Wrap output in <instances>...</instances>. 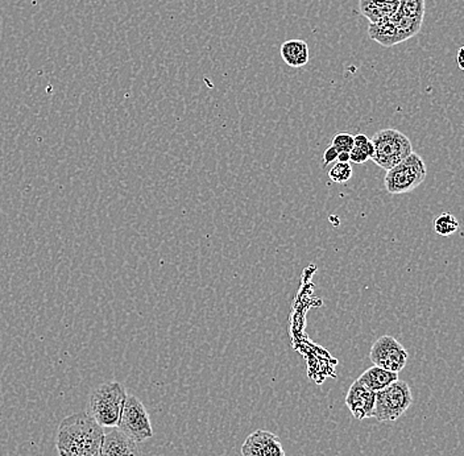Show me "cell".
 I'll use <instances>...</instances> for the list:
<instances>
[{
    "instance_id": "obj_1",
    "label": "cell",
    "mask_w": 464,
    "mask_h": 456,
    "mask_svg": "<svg viewBox=\"0 0 464 456\" xmlns=\"http://www.w3.org/2000/svg\"><path fill=\"white\" fill-rule=\"evenodd\" d=\"M104 432L85 412L63 418L57 429L58 456H101Z\"/></svg>"
},
{
    "instance_id": "obj_2",
    "label": "cell",
    "mask_w": 464,
    "mask_h": 456,
    "mask_svg": "<svg viewBox=\"0 0 464 456\" xmlns=\"http://www.w3.org/2000/svg\"><path fill=\"white\" fill-rule=\"evenodd\" d=\"M126 399V386L118 382L103 383L90 394L87 413L92 415L102 428H118Z\"/></svg>"
},
{
    "instance_id": "obj_3",
    "label": "cell",
    "mask_w": 464,
    "mask_h": 456,
    "mask_svg": "<svg viewBox=\"0 0 464 456\" xmlns=\"http://www.w3.org/2000/svg\"><path fill=\"white\" fill-rule=\"evenodd\" d=\"M371 141L375 147V153L371 160L387 171L413 153V147L408 136L397 130L379 131Z\"/></svg>"
},
{
    "instance_id": "obj_4",
    "label": "cell",
    "mask_w": 464,
    "mask_h": 456,
    "mask_svg": "<svg viewBox=\"0 0 464 456\" xmlns=\"http://www.w3.org/2000/svg\"><path fill=\"white\" fill-rule=\"evenodd\" d=\"M428 176V167L419 153H411L400 164L387 171L385 189L392 196L409 193L419 188Z\"/></svg>"
},
{
    "instance_id": "obj_5",
    "label": "cell",
    "mask_w": 464,
    "mask_h": 456,
    "mask_svg": "<svg viewBox=\"0 0 464 456\" xmlns=\"http://www.w3.org/2000/svg\"><path fill=\"white\" fill-rule=\"evenodd\" d=\"M413 394L411 386L401 380L392 383L390 386L376 392L375 411L373 418L379 422H393L411 408Z\"/></svg>"
},
{
    "instance_id": "obj_6",
    "label": "cell",
    "mask_w": 464,
    "mask_h": 456,
    "mask_svg": "<svg viewBox=\"0 0 464 456\" xmlns=\"http://www.w3.org/2000/svg\"><path fill=\"white\" fill-rule=\"evenodd\" d=\"M118 429L136 443L145 442L153 437L150 414H148L144 403L138 397L127 394Z\"/></svg>"
},
{
    "instance_id": "obj_7",
    "label": "cell",
    "mask_w": 464,
    "mask_h": 456,
    "mask_svg": "<svg viewBox=\"0 0 464 456\" xmlns=\"http://www.w3.org/2000/svg\"><path fill=\"white\" fill-rule=\"evenodd\" d=\"M371 362L377 367L400 374L408 363L409 354L396 338L382 335L372 344L370 353Z\"/></svg>"
},
{
    "instance_id": "obj_8",
    "label": "cell",
    "mask_w": 464,
    "mask_h": 456,
    "mask_svg": "<svg viewBox=\"0 0 464 456\" xmlns=\"http://www.w3.org/2000/svg\"><path fill=\"white\" fill-rule=\"evenodd\" d=\"M243 456H285L280 438L266 430H256L248 435L242 446Z\"/></svg>"
},
{
    "instance_id": "obj_9",
    "label": "cell",
    "mask_w": 464,
    "mask_h": 456,
    "mask_svg": "<svg viewBox=\"0 0 464 456\" xmlns=\"http://www.w3.org/2000/svg\"><path fill=\"white\" fill-rule=\"evenodd\" d=\"M376 393L368 389L367 386L359 383L358 380L353 383L348 389L346 405L351 414L356 420L362 421L371 418L375 411Z\"/></svg>"
},
{
    "instance_id": "obj_10",
    "label": "cell",
    "mask_w": 464,
    "mask_h": 456,
    "mask_svg": "<svg viewBox=\"0 0 464 456\" xmlns=\"http://www.w3.org/2000/svg\"><path fill=\"white\" fill-rule=\"evenodd\" d=\"M101 456H140L138 446L133 440L127 437L121 430H111L104 434Z\"/></svg>"
},
{
    "instance_id": "obj_11",
    "label": "cell",
    "mask_w": 464,
    "mask_h": 456,
    "mask_svg": "<svg viewBox=\"0 0 464 456\" xmlns=\"http://www.w3.org/2000/svg\"><path fill=\"white\" fill-rule=\"evenodd\" d=\"M281 57L290 68H303L309 63V45L300 39L288 40L281 45Z\"/></svg>"
},
{
    "instance_id": "obj_12",
    "label": "cell",
    "mask_w": 464,
    "mask_h": 456,
    "mask_svg": "<svg viewBox=\"0 0 464 456\" xmlns=\"http://www.w3.org/2000/svg\"><path fill=\"white\" fill-rule=\"evenodd\" d=\"M397 380H399V374L372 365L367 371L362 372L358 382L376 393V392L382 391V389L387 388V386H390L392 383L397 382Z\"/></svg>"
},
{
    "instance_id": "obj_13",
    "label": "cell",
    "mask_w": 464,
    "mask_h": 456,
    "mask_svg": "<svg viewBox=\"0 0 464 456\" xmlns=\"http://www.w3.org/2000/svg\"><path fill=\"white\" fill-rule=\"evenodd\" d=\"M359 7L362 16L370 23H379L390 19L399 11V3H384L380 0H359Z\"/></svg>"
},
{
    "instance_id": "obj_14",
    "label": "cell",
    "mask_w": 464,
    "mask_h": 456,
    "mask_svg": "<svg viewBox=\"0 0 464 456\" xmlns=\"http://www.w3.org/2000/svg\"><path fill=\"white\" fill-rule=\"evenodd\" d=\"M368 36H370L371 40H373V42L384 46V48H392V46L399 44L397 28L392 17H390V19L382 20V22L379 23H370Z\"/></svg>"
},
{
    "instance_id": "obj_15",
    "label": "cell",
    "mask_w": 464,
    "mask_h": 456,
    "mask_svg": "<svg viewBox=\"0 0 464 456\" xmlns=\"http://www.w3.org/2000/svg\"><path fill=\"white\" fill-rule=\"evenodd\" d=\"M394 25L397 28V37H399V44L406 42L420 34V27H422V17L406 16V15L397 11L392 16Z\"/></svg>"
},
{
    "instance_id": "obj_16",
    "label": "cell",
    "mask_w": 464,
    "mask_h": 456,
    "mask_svg": "<svg viewBox=\"0 0 464 456\" xmlns=\"http://www.w3.org/2000/svg\"><path fill=\"white\" fill-rule=\"evenodd\" d=\"M375 153V147H373L371 139H368L364 133H358L353 136V148L350 152V161L353 164H364L368 160L372 159Z\"/></svg>"
},
{
    "instance_id": "obj_17",
    "label": "cell",
    "mask_w": 464,
    "mask_h": 456,
    "mask_svg": "<svg viewBox=\"0 0 464 456\" xmlns=\"http://www.w3.org/2000/svg\"><path fill=\"white\" fill-rule=\"evenodd\" d=\"M460 228L459 220L455 215L443 213L438 215L434 220V231L440 237H450Z\"/></svg>"
},
{
    "instance_id": "obj_18",
    "label": "cell",
    "mask_w": 464,
    "mask_h": 456,
    "mask_svg": "<svg viewBox=\"0 0 464 456\" xmlns=\"http://www.w3.org/2000/svg\"><path fill=\"white\" fill-rule=\"evenodd\" d=\"M399 11L406 16L422 17L425 16V0H399Z\"/></svg>"
},
{
    "instance_id": "obj_19",
    "label": "cell",
    "mask_w": 464,
    "mask_h": 456,
    "mask_svg": "<svg viewBox=\"0 0 464 456\" xmlns=\"http://www.w3.org/2000/svg\"><path fill=\"white\" fill-rule=\"evenodd\" d=\"M353 167L350 162H336L335 165L330 170L329 177L335 184H346L348 179L353 177Z\"/></svg>"
},
{
    "instance_id": "obj_20",
    "label": "cell",
    "mask_w": 464,
    "mask_h": 456,
    "mask_svg": "<svg viewBox=\"0 0 464 456\" xmlns=\"http://www.w3.org/2000/svg\"><path fill=\"white\" fill-rule=\"evenodd\" d=\"M332 145L338 153H350L353 148V136L347 132L338 133L333 139Z\"/></svg>"
},
{
    "instance_id": "obj_21",
    "label": "cell",
    "mask_w": 464,
    "mask_h": 456,
    "mask_svg": "<svg viewBox=\"0 0 464 456\" xmlns=\"http://www.w3.org/2000/svg\"><path fill=\"white\" fill-rule=\"evenodd\" d=\"M339 153L336 152L335 148L333 147V145H330L329 148H327L326 150H324V165H329L330 162L335 161V160H338Z\"/></svg>"
},
{
    "instance_id": "obj_22",
    "label": "cell",
    "mask_w": 464,
    "mask_h": 456,
    "mask_svg": "<svg viewBox=\"0 0 464 456\" xmlns=\"http://www.w3.org/2000/svg\"><path fill=\"white\" fill-rule=\"evenodd\" d=\"M457 63L459 66L460 71L464 72V46L459 48L457 53Z\"/></svg>"
},
{
    "instance_id": "obj_23",
    "label": "cell",
    "mask_w": 464,
    "mask_h": 456,
    "mask_svg": "<svg viewBox=\"0 0 464 456\" xmlns=\"http://www.w3.org/2000/svg\"><path fill=\"white\" fill-rule=\"evenodd\" d=\"M338 162H350V153H339Z\"/></svg>"
},
{
    "instance_id": "obj_24",
    "label": "cell",
    "mask_w": 464,
    "mask_h": 456,
    "mask_svg": "<svg viewBox=\"0 0 464 456\" xmlns=\"http://www.w3.org/2000/svg\"><path fill=\"white\" fill-rule=\"evenodd\" d=\"M380 2H384V3H399V0H380Z\"/></svg>"
}]
</instances>
